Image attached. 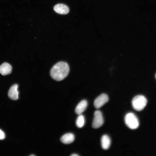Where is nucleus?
<instances>
[{
  "label": "nucleus",
  "mask_w": 156,
  "mask_h": 156,
  "mask_svg": "<svg viewBox=\"0 0 156 156\" xmlns=\"http://www.w3.org/2000/svg\"><path fill=\"white\" fill-rule=\"evenodd\" d=\"M69 67L68 64L64 62H60L52 67L50 71L51 77L57 81L64 79L68 75Z\"/></svg>",
  "instance_id": "f257e3e1"
},
{
  "label": "nucleus",
  "mask_w": 156,
  "mask_h": 156,
  "mask_svg": "<svg viewBox=\"0 0 156 156\" xmlns=\"http://www.w3.org/2000/svg\"><path fill=\"white\" fill-rule=\"evenodd\" d=\"M132 103L133 107L137 111H140L146 106L147 100L144 96L138 95L134 97Z\"/></svg>",
  "instance_id": "f03ea898"
},
{
  "label": "nucleus",
  "mask_w": 156,
  "mask_h": 156,
  "mask_svg": "<svg viewBox=\"0 0 156 156\" xmlns=\"http://www.w3.org/2000/svg\"><path fill=\"white\" fill-rule=\"evenodd\" d=\"M125 122L127 126L131 129H136L139 125V122L137 117L132 113H129L126 115Z\"/></svg>",
  "instance_id": "7ed1b4c3"
},
{
  "label": "nucleus",
  "mask_w": 156,
  "mask_h": 156,
  "mask_svg": "<svg viewBox=\"0 0 156 156\" xmlns=\"http://www.w3.org/2000/svg\"><path fill=\"white\" fill-rule=\"evenodd\" d=\"M103 122V119L101 112L99 110L96 111L94 114L92 127L96 129L99 128L102 125Z\"/></svg>",
  "instance_id": "20e7f679"
},
{
  "label": "nucleus",
  "mask_w": 156,
  "mask_h": 156,
  "mask_svg": "<svg viewBox=\"0 0 156 156\" xmlns=\"http://www.w3.org/2000/svg\"><path fill=\"white\" fill-rule=\"evenodd\" d=\"M108 96L105 94H102L99 96L94 100V105L96 108L98 109L108 101Z\"/></svg>",
  "instance_id": "39448f33"
},
{
  "label": "nucleus",
  "mask_w": 156,
  "mask_h": 156,
  "mask_svg": "<svg viewBox=\"0 0 156 156\" xmlns=\"http://www.w3.org/2000/svg\"><path fill=\"white\" fill-rule=\"evenodd\" d=\"M18 85L17 84H15L10 88L8 92V96L10 99L13 100H16L18 99Z\"/></svg>",
  "instance_id": "423d86ee"
},
{
  "label": "nucleus",
  "mask_w": 156,
  "mask_h": 156,
  "mask_svg": "<svg viewBox=\"0 0 156 156\" xmlns=\"http://www.w3.org/2000/svg\"><path fill=\"white\" fill-rule=\"evenodd\" d=\"M54 10L56 12L60 14H66L69 11L68 7L63 4H58L56 5L54 7Z\"/></svg>",
  "instance_id": "0eeeda50"
},
{
  "label": "nucleus",
  "mask_w": 156,
  "mask_h": 156,
  "mask_svg": "<svg viewBox=\"0 0 156 156\" xmlns=\"http://www.w3.org/2000/svg\"><path fill=\"white\" fill-rule=\"evenodd\" d=\"M12 70L11 66L8 63H4L0 66V73L3 75L10 74Z\"/></svg>",
  "instance_id": "6e6552de"
},
{
  "label": "nucleus",
  "mask_w": 156,
  "mask_h": 156,
  "mask_svg": "<svg viewBox=\"0 0 156 156\" xmlns=\"http://www.w3.org/2000/svg\"><path fill=\"white\" fill-rule=\"evenodd\" d=\"M87 104V101L86 100H84L81 101L75 108V113L77 114H81L86 109Z\"/></svg>",
  "instance_id": "1a4fd4ad"
},
{
  "label": "nucleus",
  "mask_w": 156,
  "mask_h": 156,
  "mask_svg": "<svg viewBox=\"0 0 156 156\" xmlns=\"http://www.w3.org/2000/svg\"><path fill=\"white\" fill-rule=\"evenodd\" d=\"M74 140V135L72 133H66L63 135L60 140L63 143L69 144L73 142Z\"/></svg>",
  "instance_id": "9d476101"
},
{
  "label": "nucleus",
  "mask_w": 156,
  "mask_h": 156,
  "mask_svg": "<svg viewBox=\"0 0 156 156\" xmlns=\"http://www.w3.org/2000/svg\"><path fill=\"white\" fill-rule=\"evenodd\" d=\"M111 140L109 137L106 135H103L101 139V144L103 149L106 150L109 147Z\"/></svg>",
  "instance_id": "9b49d317"
},
{
  "label": "nucleus",
  "mask_w": 156,
  "mask_h": 156,
  "mask_svg": "<svg viewBox=\"0 0 156 156\" xmlns=\"http://www.w3.org/2000/svg\"><path fill=\"white\" fill-rule=\"evenodd\" d=\"M85 122L84 116L80 115L77 117L76 121V125L79 128H81L83 126Z\"/></svg>",
  "instance_id": "f8f14e48"
},
{
  "label": "nucleus",
  "mask_w": 156,
  "mask_h": 156,
  "mask_svg": "<svg viewBox=\"0 0 156 156\" xmlns=\"http://www.w3.org/2000/svg\"><path fill=\"white\" fill-rule=\"evenodd\" d=\"M5 137L4 133L0 129V140L3 139Z\"/></svg>",
  "instance_id": "ddd939ff"
},
{
  "label": "nucleus",
  "mask_w": 156,
  "mask_h": 156,
  "mask_svg": "<svg viewBox=\"0 0 156 156\" xmlns=\"http://www.w3.org/2000/svg\"><path fill=\"white\" fill-rule=\"evenodd\" d=\"M71 156H78L79 155L76 154H73L71 155Z\"/></svg>",
  "instance_id": "4468645a"
},
{
  "label": "nucleus",
  "mask_w": 156,
  "mask_h": 156,
  "mask_svg": "<svg viewBox=\"0 0 156 156\" xmlns=\"http://www.w3.org/2000/svg\"><path fill=\"white\" fill-rule=\"evenodd\" d=\"M29 156H35V155H30Z\"/></svg>",
  "instance_id": "2eb2a0df"
},
{
  "label": "nucleus",
  "mask_w": 156,
  "mask_h": 156,
  "mask_svg": "<svg viewBox=\"0 0 156 156\" xmlns=\"http://www.w3.org/2000/svg\"><path fill=\"white\" fill-rule=\"evenodd\" d=\"M155 78H156V74H155Z\"/></svg>",
  "instance_id": "dca6fc26"
}]
</instances>
